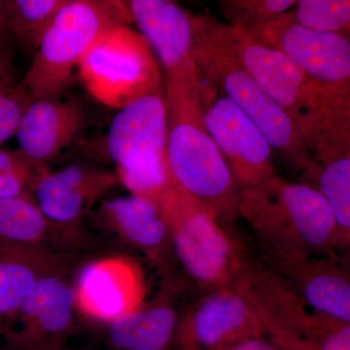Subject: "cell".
Returning a JSON list of instances; mask_svg holds the SVG:
<instances>
[{"label": "cell", "mask_w": 350, "mask_h": 350, "mask_svg": "<svg viewBox=\"0 0 350 350\" xmlns=\"http://www.w3.org/2000/svg\"><path fill=\"white\" fill-rule=\"evenodd\" d=\"M66 266L61 253L47 246L0 239V321L5 325L42 276Z\"/></svg>", "instance_id": "cell-20"}, {"label": "cell", "mask_w": 350, "mask_h": 350, "mask_svg": "<svg viewBox=\"0 0 350 350\" xmlns=\"http://www.w3.org/2000/svg\"><path fill=\"white\" fill-rule=\"evenodd\" d=\"M86 123V112L77 100H32L16 133L18 150L31 162L46 165L75 142Z\"/></svg>", "instance_id": "cell-18"}, {"label": "cell", "mask_w": 350, "mask_h": 350, "mask_svg": "<svg viewBox=\"0 0 350 350\" xmlns=\"http://www.w3.org/2000/svg\"><path fill=\"white\" fill-rule=\"evenodd\" d=\"M0 239L57 248L52 227L31 194L0 199Z\"/></svg>", "instance_id": "cell-22"}, {"label": "cell", "mask_w": 350, "mask_h": 350, "mask_svg": "<svg viewBox=\"0 0 350 350\" xmlns=\"http://www.w3.org/2000/svg\"><path fill=\"white\" fill-rule=\"evenodd\" d=\"M9 36L0 38V92L15 85V66Z\"/></svg>", "instance_id": "cell-29"}, {"label": "cell", "mask_w": 350, "mask_h": 350, "mask_svg": "<svg viewBox=\"0 0 350 350\" xmlns=\"http://www.w3.org/2000/svg\"><path fill=\"white\" fill-rule=\"evenodd\" d=\"M159 206L169 227L172 252L189 278L208 292L234 286L241 258L215 211L176 185Z\"/></svg>", "instance_id": "cell-7"}, {"label": "cell", "mask_w": 350, "mask_h": 350, "mask_svg": "<svg viewBox=\"0 0 350 350\" xmlns=\"http://www.w3.org/2000/svg\"><path fill=\"white\" fill-rule=\"evenodd\" d=\"M68 266L36 283L17 312L6 322L5 350H66L77 326L75 282Z\"/></svg>", "instance_id": "cell-10"}, {"label": "cell", "mask_w": 350, "mask_h": 350, "mask_svg": "<svg viewBox=\"0 0 350 350\" xmlns=\"http://www.w3.org/2000/svg\"><path fill=\"white\" fill-rule=\"evenodd\" d=\"M269 271L310 310L350 323V260L266 254Z\"/></svg>", "instance_id": "cell-15"}, {"label": "cell", "mask_w": 350, "mask_h": 350, "mask_svg": "<svg viewBox=\"0 0 350 350\" xmlns=\"http://www.w3.org/2000/svg\"><path fill=\"white\" fill-rule=\"evenodd\" d=\"M66 2L68 0H5L7 34L25 57L31 59Z\"/></svg>", "instance_id": "cell-23"}, {"label": "cell", "mask_w": 350, "mask_h": 350, "mask_svg": "<svg viewBox=\"0 0 350 350\" xmlns=\"http://www.w3.org/2000/svg\"><path fill=\"white\" fill-rule=\"evenodd\" d=\"M8 36L6 29L5 0H0V38Z\"/></svg>", "instance_id": "cell-32"}, {"label": "cell", "mask_w": 350, "mask_h": 350, "mask_svg": "<svg viewBox=\"0 0 350 350\" xmlns=\"http://www.w3.org/2000/svg\"><path fill=\"white\" fill-rule=\"evenodd\" d=\"M126 4L162 68L165 96L202 100V76L193 57L192 14L167 0H131Z\"/></svg>", "instance_id": "cell-8"}, {"label": "cell", "mask_w": 350, "mask_h": 350, "mask_svg": "<svg viewBox=\"0 0 350 350\" xmlns=\"http://www.w3.org/2000/svg\"><path fill=\"white\" fill-rule=\"evenodd\" d=\"M238 214L257 234L265 254L303 259L340 250L333 211L312 184L275 174L239 190Z\"/></svg>", "instance_id": "cell-2"}, {"label": "cell", "mask_w": 350, "mask_h": 350, "mask_svg": "<svg viewBox=\"0 0 350 350\" xmlns=\"http://www.w3.org/2000/svg\"><path fill=\"white\" fill-rule=\"evenodd\" d=\"M169 110L165 86L119 109L103 145L115 167L167 159Z\"/></svg>", "instance_id": "cell-16"}, {"label": "cell", "mask_w": 350, "mask_h": 350, "mask_svg": "<svg viewBox=\"0 0 350 350\" xmlns=\"http://www.w3.org/2000/svg\"><path fill=\"white\" fill-rule=\"evenodd\" d=\"M172 350V349H169ZM225 350H280L271 340L265 338H253Z\"/></svg>", "instance_id": "cell-31"}, {"label": "cell", "mask_w": 350, "mask_h": 350, "mask_svg": "<svg viewBox=\"0 0 350 350\" xmlns=\"http://www.w3.org/2000/svg\"><path fill=\"white\" fill-rule=\"evenodd\" d=\"M66 350H68V349H66Z\"/></svg>", "instance_id": "cell-35"}, {"label": "cell", "mask_w": 350, "mask_h": 350, "mask_svg": "<svg viewBox=\"0 0 350 350\" xmlns=\"http://www.w3.org/2000/svg\"><path fill=\"white\" fill-rule=\"evenodd\" d=\"M286 55L329 93L350 100V38L297 22L289 12L248 31Z\"/></svg>", "instance_id": "cell-11"}, {"label": "cell", "mask_w": 350, "mask_h": 350, "mask_svg": "<svg viewBox=\"0 0 350 350\" xmlns=\"http://www.w3.org/2000/svg\"><path fill=\"white\" fill-rule=\"evenodd\" d=\"M167 110V161L175 185L219 218L236 215L241 188L206 130L204 105L182 103Z\"/></svg>", "instance_id": "cell-5"}, {"label": "cell", "mask_w": 350, "mask_h": 350, "mask_svg": "<svg viewBox=\"0 0 350 350\" xmlns=\"http://www.w3.org/2000/svg\"><path fill=\"white\" fill-rule=\"evenodd\" d=\"M283 333L319 350H350V323L330 319L297 303L288 313Z\"/></svg>", "instance_id": "cell-24"}, {"label": "cell", "mask_w": 350, "mask_h": 350, "mask_svg": "<svg viewBox=\"0 0 350 350\" xmlns=\"http://www.w3.org/2000/svg\"><path fill=\"white\" fill-rule=\"evenodd\" d=\"M211 39L230 55L291 116L310 152L350 135V100L310 81L280 50L252 32L195 15Z\"/></svg>", "instance_id": "cell-1"}, {"label": "cell", "mask_w": 350, "mask_h": 350, "mask_svg": "<svg viewBox=\"0 0 350 350\" xmlns=\"http://www.w3.org/2000/svg\"><path fill=\"white\" fill-rule=\"evenodd\" d=\"M290 14L306 27L350 38V0H300Z\"/></svg>", "instance_id": "cell-26"}, {"label": "cell", "mask_w": 350, "mask_h": 350, "mask_svg": "<svg viewBox=\"0 0 350 350\" xmlns=\"http://www.w3.org/2000/svg\"><path fill=\"white\" fill-rule=\"evenodd\" d=\"M275 345L280 350H319L310 342L293 337L275 338Z\"/></svg>", "instance_id": "cell-30"}, {"label": "cell", "mask_w": 350, "mask_h": 350, "mask_svg": "<svg viewBox=\"0 0 350 350\" xmlns=\"http://www.w3.org/2000/svg\"><path fill=\"white\" fill-rule=\"evenodd\" d=\"M2 333H0V338H1Z\"/></svg>", "instance_id": "cell-34"}, {"label": "cell", "mask_w": 350, "mask_h": 350, "mask_svg": "<svg viewBox=\"0 0 350 350\" xmlns=\"http://www.w3.org/2000/svg\"><path fill=\"white\" fill-rule=\"evenodd\" d=\"M202 103L204 125L239 187H250L273 176V149L260 129L224 94L211 93L206 83Z\"/></svg>", "instance_id": "cell-13"}, {"label": "cell", "mask_w": 350, "mask_h": 350, "mask_svg": "<svg viewBox=\"0 0 350 350\" xmlns=\"http://www.w3.org/2000/svg\"><path fill=\"white\" fill-rule=\"evenodd\" d=\"M313 163L308 175L328 202L337 222L340 250L350 260V149L321 154Z\"/></svg>", "instance_id": "cell-21"}, {"label": "cell", "mask_w": 350, "mask_h": 350, "mask_svg": "<svg viewBox=\"0 0 350 350\" xmlns=\"http://www.w3.org/2000/svg\"><path fill=\"white\" fill-rule=\"evenodd\" d=\"M193 57L202 82L220 90L260 129L273 147L296 169L310 174L312 152L294 120L228 53L217 45L192 15Z\"/></svg>", "instance_id": "cell-4"}, {"label": "cell", "mask_w": 350, "mask_h": 350, "mask_svg": "<svg viewBox=\"0 0 350 350\" xmlns=\"http://www.w3.org/2000/svg\"><path fill=\"white\" fill-rule=\"evenodd\" d=\"M172 285V284H170ZM165 288L150 301L123 319L101 326L110 350H169L181 314L174 305V286Z\"/></svg>", "instance_id": "cell-19"}, {"label": "cell", "mask_w": 350, "mask_h": 350, "mask_svg": "<svg viewBox=\"0 0 350 350\" xmlns=\"http://www.w3.org/2000/svg\"><path fill=\"white\" fill-rule=\"evenodd\" d=\"M163 75L150 44L131 25L103 32L78 68L88 93L118 110L165 86Z\"/></svg>", "instance_id": "cell-6"}, {"label": "cell", "mask_w": 350, "mask_h": 350, "mask_svg": "<svg viewBox=\"0 0 350 350\" xmlns=\"http://www.w3.org/2000/svg\"><path fill=\"white\" fill-rule=\"evenodd\" d=\"M31 101L20 82L0 92V148L15 137L23 114Z\"/></svg>", "instance_id": "cell-28"}, {"label": "cell", "mask_w": 350, "mask_h": 350, "mask_svg": "<svg viewBox=\"0 0 350 350\" xmlns=\"http://www.w3.org/2000/svg\"><path fill=\"white\" fill-rule=\"evenodd\" d=\"M98 227L165 266L172 252L167 221L155 200L138 195L105 199L90 214Z\"/></svg>", "instance_id": "cell-17"}, {"label": "cell", "mask_w": 350, "mask_h": 350, "mask_svg": "<svg viewBox=\"0 0 350 350\" xmlns=\"http://www.w3.org/2000/svg\"><path fill=\"white\" fill-rule=\"evenodd\" d=\"M73 282L78 315L100 326L123 319L146 301L144 271L124 255L87 262Z\"/></svg>", "instance_id": "cell-14"}, {"label": "cell", "mask_w": 350, "mask_h": 350, "mask_svg": "<svg viewBox=\"0 0 350 350\" xmlns=\"http://www.w3.org/2000/svg\"><path fill=\"white\" fill-rule=\"evenodd\" d=\"M4 326L5 325H4L3 322L0 321V333H3Z\"/></svg>", "instance_id": "cell-33"}, {"label": "cell", "mask_w": 350, "mask_h": 350, "mask_svg": "<svg viewBox=\"0 0 350 350\" xmlns=\"http://www.w3.org/2000/svg\"><path fill=\"white\" fill-rule=\"evenodd\" d=\"M295 0H219L217 7L226 24L251 31L294 8Z\"/></svg>", "instance_id": "cell-25"}, {"label": "cell", "mask_w": 350, "mask_h": 350, "mask_svg": "<svg viewBox=\"0 0 350 350\" xmlns=\"http://www.w3.org/2000/svg\"><path fill=\"white\" fill-rule=\"evenodd\" d=\"M119 184L116 172L83 163L39 174L31 195L50 223L59 250L82 241L85 219Z\"/></svg>", "instance_id": "cell-9"}, {"label": "cell", "mask_w": 350, "mask_h": 350, "mask_svg": "<svg viewBox=\"0 0 350 350\" xmlns=\"http://www.w3.org/2000/svg\"><path fill=\"white\" fill-rule=\"evenodd\" d=\"M46 165L31 162L18 149L0 148V199L31 194L34 180Z\"/></svg>", "instance_id": "cell-27"}, {"label": "cell", "mask_w": 350, "mask_h": 350, "mask_svg": "<svg viewBox=\"0 0 350 350\" xmlns=\"http://www.w3.org/2000/svg\"><path fill=\"white\" fill-rule=\"evenodd\" d=\"M133 23L126 2L68 0L31 57L20 84L32 100H59L72 86L83 57L100 36Z\"/></svg>", "instance_id": "cell-3"}, {"label": "cell", "mask_w": 350, "mask_h": 350, "mask_svg": "<svg viewBox=\"0 0 350 350\" xmlns=\"http://www.w3.org/2000/svg\"><path fill=\"white\" fill-rule=\"evenodd\" d=\"M255 306L237 288L208 292L181 314L172 350H225L265 338Z\"/></svg>", "instance_id": "cell-12"}]
</instances>
